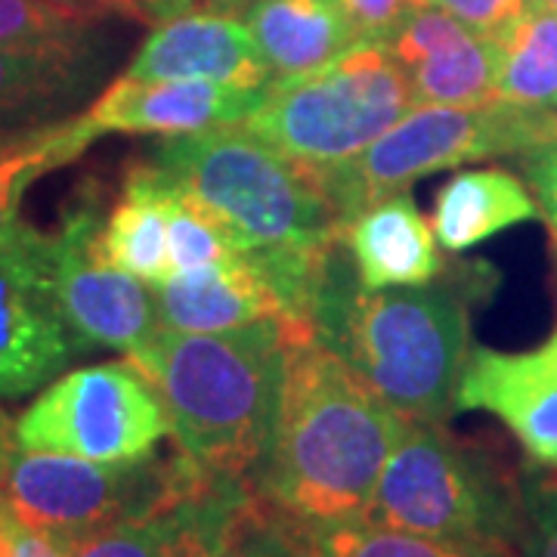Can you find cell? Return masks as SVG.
<instances>
[{"instance_id": "cell-1", "label": "cell", "mask_w": 557, "mask_h": 557, "mask_svg": "<svg viewBox=\"0 0 557 557\" xmlns=\"http://www.w3.org/2000/svg\"><path fill=\"white\" fill-rule=\"evenodd\" d=\"M152 161L226 223L292 317L313 325V304L344 233L338 208L317 180L242 121L168 137Z\"/></svg>"}, {"instance_id": "cell-2", "label": "cell", "mask_w": 557, "mask_h": 557, "mask_svg": "<svg viewBox=\"0 0 557 557\" xmlns=\"http://www.w3.org/2000/svg\"><path fill=\"white\" fill-rule=\"evenodd\" d=\"M406 418L325 344L288 350L282 403L258 490L282 518L300 523L366 518Z\"/></svg>"}, {"instance_id": "cell-3", "label": "cell", "mask_w": 557, "mask_h": 557, "mask_svg": "<svg viewBox=\"0 0 557 557\" xmlns=\"http://www.w3.org/2000/svg\"><path fill=\"white\" fill-rule=\"evenodd\" d=\"M341 242L313 304L319 344L335 350L406 421H446L471 359L478 267L443 270L416 288L369 292Z\"/></svg>"}, {"instance_id": "cell-4", "label": "cell", "mask_w": 557, "mask_h": 557, "mask_svg": "<svg viewBox=\"0 0 557 557\" xmlns=\"http://www.w3.org/2000/svg\"><path fill=\"white\" fill-rule=\"evenodd\" d=\"M313 338L310 325L285 319L230 332L159 329L127 359L156 387L180 449L214 474L248 480L273 440L288 350Z\"/></svg>"}, {"instance_id": "cell-5", "label": "cell", "mask_w": 557, "mask_h": 557, "mask_svg": "<svg viewBox=\"0 0 557 557\" xmlns=\"http://www.w3.org/2000/svg\"><path fill=\"white\" fill-rule=\"evenodd\" d=\"M406 69L384 40H359L310 75L273 81L242 121L307 174L347 164L416 109Z\"/></svg>"}, {"instance_id": "cell-6", "label": "cell", "mask_w": 557, "mask_h": 557, "mask_svg": "<svg viewBox=\"0 0 557 557\" xmlns=\"http://www.w3.org/2000/svg\"><path fill=\"white\" fill-rule=\"evenodd\" d=\"M183 449L168 458L102 465L78 456L35 453L16 443L13 421L0 434V498L7 518L69 552L119 520L137 518L211 478Z\"/></svg>"}, {"instance_id": "cell-7", "label": "cell", "mask_w": 557, "mask_h": 557, "mask_svg": "<svg viewBox=\"0 0 557 557\" xmlns=\"http://www.w3.org/2000/svg\"><path fill=\"white\" fill-rule=\"evenodd\" d=\"M557 137V115L515 102L486 106H416L347 164L310 174L338 208L354 218L372 201L409 189L416 180L493 156H520Z\"/></svg>"}, {"instance_id": "cell-8", "label": "cell", "mask_w": 557, "mask_h": 557, "mask_svg": "<svg viewBox=\"0 0 557 557\" xmlns=\"http://www.w3.org/2000/svg\"><path fill=\"white\" fill-rule=\"evenodd\" d=\"M366 518L418 536L511 545L523 505L493 461L453 437L443 421H406Z\"/></svg>"}, {"instance_id": "cell-9", "label": "cell", "mask_w": 557, "mask_h": 557, "mask_svg": "<svg viewBox=\"0 0 557 557\" xmlns=\"http://www.w3.org/2000/svg\"><path fill=\"white\" fill-rule=\"evenodd\" d=\"M16 443L35 453L131 465L159 456L174 437L171 418L149 379L131 359L62 375L16 421Z\"/></svg>"}, {"instance_id": "cell-10", "label": "cell", "mask_w": 557, "mask_h": 557, "mask_svg": "<svg viewBox=\"0 0 557 557\" xmlns=\"http://www.w3.org/2000/svg\"><path fill=\"white\" fill-rule=\"evenodd\" d=\"M100 196L78 193L50 233V267L57 298L84 347H115L131 354L161 329L156 285L102 263L97 236Z\"/></svg>"}, {"instance_id": "cell-11", "label": "cell", "mask_w": 557, "mask_h": 557, "mask_svg": "<svg viewBox=\"0 0 557 557\" xmlns=\"http://www.w3.org/2000/svg\"><path fill=\"white\" fill-rule=\"evenodd\" d=\"M87 350L62 313L50 233L16 220L0 236V397H25Z\"/></svg>"}, {"instance_id": "cell-12", "label": "cell", "mask_w": 557, "mask_h": 557, "mask_svg": "<svg viewBox=\"0 0 557 557\" xmlns=\"http://www.w3.org/2000/svg\"><path fill=\"white\" fill-rule=\"evenodd\" d=\"M258 498L245 480L211 474L159 508L75 542L65 557H218Z\"/></svg>"}, {"instance_id": "cell-13", "label": "cell", "mask_w": 557, "mask_h": 557, "mask_svg": "<svg viewBox=\"0 0 557 557\" xmlns=\"http://www.w3.org/2000/svg\"><path fill=\"white\" fill-rule=\"evenodd\" d=\"M456 409L496 416L527 456L557 471V329L523 354L474 347L458 381Z\"/></svg>"}, {"instance_id": "cell-14", "label": "cell", "mask_w": 557, "mask_h": 557, "mask_svg": "<svg viewBox=\"0 0 557 557\" xmlns=\"http://www.w3.org/2000/svg\"><path fill=\"white\" fill-rule=\"evenodd\" d=\"M384 44L406 69L418 106L498 102L496 40L434 3L418 7Z\"/></svg>"}, {"instance_id": "cell-15", "label": "cell", "mask_w": 557, "mask_h": 557, "mask_svg": "<svg viewBox=\"0 0 557 557\" xmlns=\"http://www.w3.org/2000/svg\"><path fill=\"white\" fill-rule=\"evenodd\" d=\"M124 75L149 81H214L258 94L273 84L245 20L211 10H189L156 22Z\"/></svg>"}, {"instance_id": "cell-16", "label": "cell", "mask_w": 557, "mask_h": 557, "mask_svg": "<svg viewBox=\"0 0 557 557\" xmlns=\"http://www.w3.org/2000/svg\"><path fill=\"white\" fill-rule=\"evenodd\" d=\"M263 94L214 81H149L121 75L81 115L94 137L159 134L186 137L245 121Z\"/></svg>"}, {"instance_id": "cell-17", "label": "cell", "mask_w": 557, "mask_h": 557, "mask_svg": "<svg viewBox=\"0 0 557 557\" xmlns=\"http://www.w3.org/2000/svg\"><path fill=\"white\" fill-rule=\"evenodd\" d=\"M106 65L100 32L0 47V131H35L72 119L69 112L100 87Z\"/></svg>"}, {"instance_id": "cell-18", "label": "cell", "mask_w": 557, "mask_h": 557, "mask_svg": "<svg viewBox=\"0 0 557 557\" xmlns=\"http://www.w3.org/2000/svg\"><path fill=\"white\" fill-rule=\"evenodd\" d=\"M156 304L161 329L177 332H230L267 319L307 325L292 317L276 285L263 273L258 260L248 255L196 273L171 276L156 285Z\"/></svg>"}, {"instance_id": "cell-19", "label": "cell", "mask_w": 557, "mask_h": 557, "mask_svg": "<svg viewBox=\"0 0 557 557\" xmlns=\"http://www.w3.org/2000/svg\"><path fill=\"white\" fill-rule=\"evenodd\" d=\"M341 242L359 285L369 292L428 285L446 270L434 226L421 218L406 189L357 211L344 223Z\"/></svg>"}, {"instance_id": "cell-20", "label": "cell", "mask_w": 557, "mask_h": 557, "mask_svg": "<svg viewBox=\"0 0 557 557\" xmlns=\"http://www.w3.org/2000/svg\"><path fill=\"white\" fill-rule=\"evenodd\" d=\"M242 20L273 81L325 69L362 40L341 0H255Z\"/></svg>"}, {"instance_id": "cell-21", "label": "cell", "mask_w": 557, "mask_h": 557, "mask_svg": "<svg viewBox=\"0 0 557 557\" xmlns=\"http://www.w3.org/2000/svg\"><path fill=\"white\" fill-rule=\"evenodd\" d=\"M168 205L171 180L156 161L134 164L124 183L115 208L102 218L97 236V255L102 263L131 273L149 285L171 278L168 260Z\"/></svg>"}, {"instance_id": "cell-22", "label": "cell", "mask_w": 557, "mask_h": 557, "mask_svg": "<svg viewBox=\"0 0 557 557\" xmlns=\"http://www.w3.org/2000/svg\"><path fill=\"white\" fill-rule=\"evenodd\" d=\"M539 214L542 208L523 180L502 168H483L461 171L440 189L431 226L440 248L461 255Z\"/></svg>"}, {"instance_id": "cell-23", "label": "cell", "mask_w": 557, "mask_h": 557, "mask_svg": "<svg viewBox=\"0 0 557 557\" xmlns=\"http://www.w3.org/2000/svg\"><path fill=\"white\" fill-rule=\"evenodd\" d=\"M276 518L298 557H511L508 545L418 536L369 518L300 523L278 511Z\"/></svg>"}, {"instance_id": "cell-24", "label": "cell", "mask_w": 557, "mask_h": 557, "mask_svg": "<svg viewBox=\"0 0 557 557\" xmlns=\"http://www.w3.org/2000/svg\"><path fill=\"white\" fill-rule=\"evenodd\" d=\"M498 100L557 109V7L539 3L496 40Z\"/></svg>"}, {"instance_id": "cell-25", "label": "cell", "mask_w": 557, "mask_h": 557, "mask_svg": "<svg viewBox=\"0 0 557 557\" xmlns=\"http://www.w3.org/2000/svg\"><path fill=\"white\" fill-rule=\"evenodd\" d=\"M171 180V177H168ZM239 245L226 223L193 193L171 180V205H168V260L171 276L196 273L205 267H218L239 258Z\"/></svg>"}, {"instance_id": "cell-26", "label": "cell", "mask_w": 557, "mask_h": 557, "mask_svg": "<svg viewBox=\"0 0 557 557\" xmlns=\"http://www.w3.org/2000/svg\"><path fill=\"white\" fill-rule=\"evenodd\" d=\"M94 139L97 137L87 131L84 119L72 115V119L57 121L35 146H28L25 152L0 164V236L20 220V201L25 189L47 171H57L62 164L78 159Z\"/></svg>"}, {"instance_id": "cell-27", "label": "cell", "mask_w": 557, "mask_h": 557, "mask_svg": "<svg viewBox=\"0 0 557 557\" xmlns=\"http://www.w3.org/2000/svg\"><path fill=\"white\" fill-rule=\"evenodd\" d=\"M106 16L81 0H0V47L84 38Z\"/></svg>"}, {"instance_id": "cell-28", "label": "cell", "mask_w": 557, "mask_h": 557, "mask_svg": "<svg viewBox=\"0 0 557 557\" xmlns=\"http://www.w3.org/2000/svg\"><path fill=\"white\" fill-rule=\"evenodd\" d=\"M218 557H298L295 545L288 542L276 511L260 496L248 520L242 523L239 536L233 539Z\"/></svg>"}, {"instance_id": "cell-29", "label": "cell", "mask_w": 557, "mask_h": 557, "mask_svg": "<svg viewBox=\"0 0 557 557\" xmlns=\"http://www.w3.org/2000/svg\"><path fill=\"white\" fill-rule=\"evenodd\" d=\"M440 10L453 13L468 28H474L483 38L498 40L508 28H515L539 0H428Z\"/></svg>"}, {"instance_id": "cell-30", "label": "cell", "mask_w": 557, "mask_h": 557, "mask_svg": "<svg viewBox=\"0 0 557 557\" xmlns=\"http://www.w3.org/2000/svg\"><path fill=\"white\" fill-rule=\"evenodd\" d=\"M518 542L523 557H557V483L527 498Z\"/></svg>"}, {"instance_id": "cell-31", "label": "cell", "mask_w": 557, "mask_h": 557, "mask_svg": "<svg viewBox=\"0 0 557 557\" xmlns=\"http://www.w3.org/2000/svg\"><path fill=\"white\" fill-rule=\"evenodd\" d=\"M428 0H341L362 40H387Z\"/></svg>"}, {"instance_id": "cell-32", "label": "cell", "mask_w": 557, "mask_h": 557, "mask_svg": "<svg viewBox=\"0 0 557 557\" xmlns=\"http://www.w3.org/2000/svg\"><path fill=\"white\" fill-rule=\"evenodd\" d=\"M518 159L520 168H523V177L530 183V189H533L539 208H542V214L552 226V236H555L557 245V137L520 152Z\"/></svg>"}, {"instance_id": "cell-33", "label": "cell", "mask_w": 557, "mask_h": 557, "mask_svg": "<svg viewBox=\"0 0 557 557\" xmlns=\"http://www.w3.org/2000/svg\"><path fill=\"white\" fill-rule=\"evenodd\" d=\"M7 523H10V533L16 539V555L20 557H65V548H62L60 542L40 536V533H32V530L13 523L10 518H7Z\"/></svg>"}, {"instance_id": "cell-34", "label": "cell", "mask_w": 557, "mask_h": 557, "mask_svg": "<svg viewBox=\"0 0 557 557\" xmlns=\"http://www.w3.org/2000/svg\"><path fill=\"white\" fill-rule=\"evenodd\" d=\"M255 0H168V16H177V13H189V10H211V13H233L242 16Z\"/></svg>"}, {"instance_id": "cell-35", "label": "cell", "mask_w": 557, "mask_h": 557, "mask_svg": "<svg viewBox=\"0 0 557 557\" xmlns=\"http://www.w3.org/2000/svg\"><path fill=\"white\" fill-rule=\"evenodd\" d=\"M53 124H47V127H35V131H0V164L3 161H10L13 156H20V152H25L28 146H35L47 131H50Z\"/></svg>"}, {"instance_id": "cell-36", "label": "cell", "mask_w": 557, "mask_h": 557, "mask_svg": "<svg viewBox=\"0 0 557 557\" xmlns=\"http://www.w3.org/2000/svg\"><path fill=\"white\" fill-rule=\"evenodd\" d=\"M81 3H87V7H97L102 13H124V16H134L137 20V7H134V0H81Z\"/></svg>"}, {"instance_id": "cell-37", "label": "cell", "mask_w": 557, "mask_h": 557, "mask_svg": "<svg viewBox=\"0 0 557 557\" xmlns=\"http://www.w3.org/2000/svg\"><path fill=\"white\" fill-rule=\"evenodd\" d=\"M0 557H20L16 555V539H13L10 523H7V515L0 520Z\"/></svg>"}, {"instance_id": "cell-38", "label": "cell", "mask_w": 557, "mask_h": 557, "mask_svg": "<svg viewBox=\"0 0 557 557\" xmlns=\"http://www.w3.org/2000/svg\"><path fill=\"white\" fill-rule=\"evenodd\" d=\"M7 428H10V418L0 412V434H3ZM3 515H7V508H3V498H0V520H3Z\"/></svg>"}, {"instance_id": "cell-39", "label": "cell", "mask_w": 557, "mask_h": 557, "mask_svg": "<svg viewBox=\"0 0 557 557\" xmlns=\"http://www.w3.org/2000/svg\"><path fill=\"white\" fill-rule=\"evenodd\" d=\"M539 3H548V7H557V0H539Z\"/></svg>"}]
</instances>
